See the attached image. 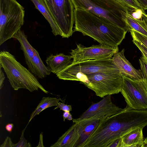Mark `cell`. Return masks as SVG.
<instances>
[{
  "label": "cell",
  "instance_id": "obj_18",
  "mask_svg": "<svg viewBox=\"0 0 147 147\" xmlns=\"http://www.w3.org/2000/svg\"><path fill=\"white\" fill-rule=\"evenodd\" d=\"M34 4L35 7L44 16L50 24L52 31L55 36L60 35L62 33L56 24L44 0H30Z\"/></svg>",
  "mask_w": 147,
  "mask_h": 147
},
{
  "label": "cell",
  "instance_id": "obj_26",
  "mask_svg": "<svg viewBox=\"0 0 147 147\" xmlns=\"http://www.w3.org/2000/svg\"><path fill=\"white\" fill-rule=\"evenodd\" d=\"M65 99L64 100H61L60 99V100L62 102H59L58 105L55 108L54 110L57 109L59 108L60 110H62L64 111H71L72 109L71 105H67L65 104Z\"/></svg>",
  "mask_w": 147,
  "mask_h": 147
},
{
  "label": "cell",
  "instance_id": "obj_33",
  "mask_svg": "<svg viewBox=\"0 0 147 147\" xmlns=\"http://www.w3.org/2000/svg\"><path fill=\"white\" fill-rule=\"evenodd\" d=\"M39 140L38 146L36 147H45L43 142V132H41L40 135Z\"/></svg>",
  "mask_w": 147,
  "mask_h": 147
},
{
  "label": "cell",
  "instance_id": "obj_10",
  "mask_svg": "<svg viewBox=\"0 0 147 147\" xmlns=\"http://www.w3.org/2000/svg\"><path fill=\"white\" fill-rule=\"evenodd\" d=\"M76 48L70 52L73 59V63L93 59L99 60L112 58L119 51V48L99 45L86 47L81 44H77Z\"/></svg>",
  "mask_w": 147,
  "mask_h": 147
},
{
  "label": "cell",
  "instance_id": "obj_8",
  "mask_svg": "<svg viewBox=\"0 0 147 147\" xmlns=\"http://www.w3.org/2000/svg\"><path fill=\"white\" fill-rule=\"evenodd\" d=\"M44 0L62 33L61 37L71 36L74 22V7L71 0Z\"/></svg>",
  "mask_w": 147,
  "mask_h": 147
},
{
  "label": "cell",
  "instance_id": "obj_6",
  "mask_svg": "<svg viewBox=\"0 0 147 147\" xmlns=\"http://www.w3.org/2000/svg\"><path fill=\"white\" fill-rule=\"evenodd\" d=\"M112 58L88 60L72 63L56 75L61 80L81 82L83 78L88 75L118 69Z\"/></svg>",
  "mask_w": 147,
  "mask_h": 147
},
{
  "label": "cell",
  "instance_id": "obj_23",
  "mask_svg": "<svg viewBox=\"0 0 147 147\" xmlns=\"http://www.w3.org/2000/svg\"><path fill=\"white\" fill-rule=\"evenodd\" d=\"M129 31L133 40L139 42L147 48V36L134 30H130Z\"/></svg>",
  "mask_w": 147,
  "mask_h": 147
},
{
  "label": "cell",
  "instance_id": "obj_28",
  "mask_svg": "<svg viewBox=\"0 0 147 147\" xmlns=\"http://www.w3.org/2000/svg\"><path fill=\"white\" fill-rule=\"evenodd\" d=\"M132 41L141 53H144L147 54V48L138 41L134 40H133Z\"/></svg>",
  "mask_w": 147,
  "mask_h": 147
},
{
  "label": "cell",
  "instance_id": "obj_27",
  "mask_svg": "<svg viewBox=\"0 0 147 147\" xmlns=\"http://www.w3.org/2000/svg\"><path fill=\"white\" fill-rule=\"evenodd\" d=\"M143 11L141 9H137L134 11L128 12V13L134 18L137 20H142V13Z\"/></svg>",
  "mask_w": 147,
  "mask_h": 147
},
{
  "label": "cell",
  "instance_id": "obj_30",
  "mask_svg": "<svg viewBox=\"0 0 147 147\" xmlns=\"http://www.w3.org/2000/svg\"><path fill=\"white\" fill-rule=\"evenodd\" d=\"M14 144L12 142L11 138L7 136L3 144L0 145V147H13Z\"/></svg>",
  "mask_w": 147,
  "mask_h": 147
},
{
  "label": "cell",
  "instance_id": "obj_24",
  "mask_svg": "<svg viewBox=\"0 0 147 147\" xmlns=\"http://www.w3.org/2000/svg\"><path fill=\"white\" fill-rule=\"evenodd\" d=\"M139 61L143 78L147 80V62L142 55L139 59Z\"/></svg>",
  "mask_w": 147,
  "mask_h": 147
},
{
  "label": "cell",
  "instance_id": "obj_11",
  "mask_svg": "<svg viewBox=\"0 0 147 147\" xmlns=\"http://www.w3.org/2000/svg\"><path fill=\"white\" fill-rule=\"evenodd\" d=\"M123 109L112 102L111 95L107 96L99 102L93 103L78 118L73 119L74 123L85 119H100L119 113Z\"/></svg>",
  "mask_w": 147,
  "mask_h": 147
},
{
  "label": "cell",
  "instance_id": "obj_19",
  "mask_svg": "<svg viewBox=\"0 0 147 147\" xmlns=\"http://www.w3.org/2000/svg\"><path fill=\"white\" fill-rule=\"evenodd\" d=\"M32 74L36 78H43L51 72L49 67L43 63L37 51L32 58Z\"/></svg>",
  "mask_w": 147,
  "mask_h": 147
},
{
  "label": "cell",
  "instance_id": "obj_38",
  "mask_svg": "<svg viewBox=\"0 0 147 147\" xmlns=\"http://www.w3.org/2000/svg\"><path fill=\"white\" fill-rule=\"evenodd\" d=\"M144 147H147V137L144 140Z\"/></svg>",
  "mask_w": 147,
  "mask_h": 147
},
{
  "label": "cell",
  "instance_id": "obj_25",
  "mask_svg": "<svg viewBox=\"0 0 147 147\" xmlns=\"http://www.w3.org/2000/svg\"><path fill=\"white\" fill-rule=\"evenodd\" d=\"M26 128L23 129L22 132L21 136L19 141L16 144H14L13 147H31V143L28 142L24 136V132Z\"/></svg>",
  "mask_w": 147,
  "mask_h": 147
},
{
  "label": "cell",
  "instance_id": "obj_4",
  "mask_svg": "<svg viewBox=\"0 0 147 147\" xmlns=\"http://www.w3.org/2000/svg\"><path fill=\"white\" fill-rule=\"evenodd\" d=\"M74 8L88 10L106 18L127 31L125 16L130 10L118 0H71Z\"/></svg>",
  "mask_w": 147,
  "mask_h": 147
},
{
  "label": "cell",
  "instance_id": "obj_32",
  "mask_svg": "<svg viewBox=\"0 0 147 147\" xmlns=\"http://www.w3.org/2000/svg\"><path fill=\"white\" fill-rule=\"evenodd\" d=\"M2 67L0 66V89H1L3 86V83L5 77L4 73L1 69Z\"/></svg>",
  "mask_w": 147,
  "mask_h": 147
},
{
  "label": "cell",
  "instance_id": "obj_34",
  "mask_svg": "<svg viewBox=\"0 0 147 147\" xmlns=\"http://www.w3.org/2000/svg\"><path fill=\"white\" fill-rule=\"evenodd\" d=\"M13 126V123H8L5 126V128L7 131L9 132H11Z\"/></svg>",
  "mask_w": 147,
  "mask_h": 147
},
{
  "label": "cell",
  "instance_id": "obj_31",
  "mask_svg": "<svg viewBox=\"0 0 147 147\" xmlns=\"http://www.w3.org/2000/svg\"><path fill=\"white\" fill-rule=\"evenodd\" d=\"M138 3L145 11L147 9V0H136Z\"/></svg>",
  "mask_w": 147,
  "mask_h": 147
},
{
  "label": "cell",
  "instance_id": "obj_16",
  "mask_svg": "<svg viewBox=\"0 0 147 147\" xmlns=\"http://www.w3.org/2000/svg\"><path fill=\"white\" fill-rule=\"evenodd\" d=\"M13 38L16 39L20 43V48L23 51L26 63L28 69L32 73V59L37 50L31 45L28 40L27 36L21 29L14 35Z\"/></svg>",
  "mask_w": 147,
  "mask_h": 147
},
{
  "label": "cell",
  "instance_id": "obj_39",
  "mask_svg": "<svg viewBox=\"0 0 147 147\" xmlns=\"http://www.w3.org/2000/svg\"><path fill=\"white\" fill-rule=\"evenodd\" d=\"M144 58H145V59L146 62H147V59L145 57H144Z\"/></svg>",
  "mask_w": 147,
  "mask_h": 147
},
{
  "label": "cell",
  "instance_id": "obj_29",
  "mask_svg": "<svg viewBox=\"0 0 147 147\" xmlns=\"http://www.w3.org/2000/svg\"><path fill=\"white\" fill-rule=\"evenodd\" d=\"M107 147H122L121 137L113 141L109 144Z\"/></svg>",
  "mask_w": 147,
  "mask_h": 147
},
{
  "label": "cell",
  "instance_id": "obj_3",
  "mask_svg": "<svg viewBox=\"0 0 147 147\" xmlns=\"http://www.w3.org/2000/svg\"><path fill=\"white\" fill-rule=\"evenodd\" d=\"M0 66L3 69L14 90L24 88L32 92L39 89L46 94L49 93L37 78L9 52L6 51L0 52Z\"/></svg>",
  "mask_w": 147,
  "mask_h": 147
},
{
  "label": "cell",
  "instance_id": "obj_20",
  "mask_svg": "<svg viewBox=\"0 0 147 147\" xmlns=\"http://www.w3.org/2000/svg\"><path fill=\"white\" fill-rule=\"evenodd\" d=\"M60 100V98H57L55 97H51L50 96L43 97L35 109L32 112L29 121L25 128H26L27 125L35 116L39 115L42 111L49 107L57 106Z\"/></svg>",
  "mask_w": 147,
  "mask_h": 147
},
{
  "label": "cell",
  "instance_id": "obj_37",
  "mask_svg": "<svg viewBox=\"0 0 147 147\" xmlns=\"http://www.w3.org/2000/svg\"><path fill=\"white\" fill-rule=\"evenodd\" d=\"M67 119L68 120H71L73 119L72 116L70 113H69Z\"/></svg>",
  "mask_w": 147,
  "mask_h": 147
},
{
  "label": "cell",
  "instance_id": "obj_35",
  "mask_svg": "<svg viewBox=\"0 0 147 147\" xmlns=\"http://www.w3.org/2000/svg\"><path fill=\"white\" fill-rule=\"evenodd\" d=\"M142 20L147 27V14L145 13V11H143L142 15Z\"/></svg>",
  "mask_w": 147,
  "mask_h": 147
},
{
  "label": "cell",
  "instance_id": "obj_5",
  "mask_svg": "<svg viewBox=\"0 0 147 147\" xmlns=\"http://www.w3.org/2000/svg\"><path fill=\"white\" fill-rule=\"evenodd\" d=\"M24 13V7L16 0H0V45L20 29Z\"/></svg>",
  "mask_w": 147,
  "mask_h": 147
},
{
  "label": "cell",
  "instance_id": "obj_15",
  "mask_svg": "<svg viewBox=\"0 0 147 147\" xmlns=\"http://www.w3.org/2000/svg\"><path fill=\"white\" fill-rule=\"evenodd\" d=\"M71 55L60 53L55 55H50L45 61L51 72L56 74L71 64L73 63Z\"/></svg>",
  "mask_w": 147,
  "mask_h": 147
},
{
  "label": "cell",
  "instance_id": "obj_17",
  "mask_svg": "<svg viewBox=\"0 0 147 147\" xmlns=\"http://www.w3.org/2000/svg\"><path fill=\"white\" fill-rule=\"evenodd\" d=\"M143 128L139 127L125 134L121 137L122 147H144Z\"/></svg>",
  "mask_w": 147,
  "mask_h": 147
},
{
  "label": "cell",
  "instance_id": "obj_13",
  "mask_svg": "<svg viewBox=\"0 0 147 147\" xmlns=\"http://www.w3.org/2000/svg\"><path fill=\"white\" fill-rule=\"evenodd\" d=\"M80 136L78 123H74L50 147H75Z\"/></svg>",
  "mask_w": 147,
  "mask_h": 147
},
{
  "label": "cell",
  "instance_id": "obj_36",
  "mask_svg": "<svg viewBox=\"0 0 147 147\" xmlns=\"http://www.w3.org/2000/svg\"><path fill=\"white\" fill-rule=\"evenodd\" d=\"M70 113V112L69 111H64L63 116L64 121H65V119H67Z\"/></svg>",
  "mask_w": 147,
  "mask_h": 147
},
{
  "label": "cell",
  "instance_id": "obj_9",
  "mask_svg": "<svg viewBox=\"0 0 147 147\" xmlns=\"http://www.w3.org/2000/svg\"><path fill=\"white\" fill-rule=\"evenodd\" d=\"M120 92L127 105L137 110L147 109V80H136L123 76Z\"/></svg>",
  "mask_w": 147,
  "mask_h": 147
},
{
  "label": "cell",
  "instance_id": "obj_21",
  "mask_svg": "<svg viewBox=\"0 0 147 147\" xmlns=\"http://www.w3.org/2000/svg\"><path fill=\"white\" fill-rule=\"evenodd\" d=\"M128 12L125 16V20L128 25L129 31L134 30L147 36V27L143 20L134 18Z\"/></svg>",
  "mask_w": 147,
  "mask_h": 147
},
{
  "label": "cell",
  "instance_id": "obj_22",
  "mask_svg": "<svg viewBox=\"0 0 147 147\" xmlns=\"http://www.w3.org/2000/svg\"><path fill=\"white\" fill-rule=\"evenodd\" d=\"M118 0L128 8L131 12L137 9L144 10L136 0Z\"/></svg>",
  "mask_w": 147,
  "mask_h": 147
},
{
  "label": "cell",
  "instance_id": "obj_7",
  "mask_svg": "<svg viewBox=\"0 0 147 147\" xmlns=\"http://www.w3.org/2000/svg\"><path fill=\"white\" fill-rule=\"evenodd\" d=\"M122 80L123 75L118 69L85 76L81 82L94 91L96 96L103 98L120 92Z\"/></svg>",
  "mask_w": 147,
  "mask_h": 147
},
{
  "label": "cell",
  "instance_id": "obj_2",
  "mask_svg": "<svg viewBox=\"0 0 147 147\" xmlns=\"http://www.w3.org/2000/svg\"><path fill=\"white\" fill-rule=\"evenodd\" d=\"M74 32L93 38L100 44L118 47L127 31L109 20L88 10L74 8Z\"/></svg>",
  "mask_w": 147,
  "mask_h": 147
},
{
  "label": "cell",
  "instance_id": "obj_1",
  "mask_svg": "<svg viewBox=\"0 0 147 147\" xmlns=\"http://www.w3.org/2000/svg\"><path fill=\"white\" fill-rule=\"evenodd\" d=\"M142 125L138 112L127 106L117 114L101 119L84 147H107L113 141Z\"/></svg>",
  "mask_w": 147,
  "mask_h": 147
},
{
  "label": "cell",
  "instance_id": "obj_12",
  "mask_svg": "<svg viewBox=\"0 0 147 147\" xmlns=\"http://www.w3.org/2000/svg\"><path fill=\"white\" fill-rule=\"evenodd\" d=\"M125 49L116 52L112 57V60L120 74L136 80L143 79L141 70L136 69L126 59L124 55Z\"/></svg>",
  "mask_w": 147,
  "mask_h": 147
},
{
  "label": "cell",
  "instance_id": "obj_14",
  "mask_svg": "<svg viewBox=\"0 0 147 147\" xmlns=\"http://www.w3.org/2000/svg\"><path fill=\"white\" fill-rule=\"evenodd\" d=\"M100 119H85L77 122L80 136L75 147H84L88 139L98 125Z\"/></svg>",
  "mask_w": 147,
  "mask_h": 147
}]
</instances>
